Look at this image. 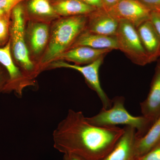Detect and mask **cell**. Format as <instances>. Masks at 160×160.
<instances>
[{"instance_id": "20", "label": "cell", "mask_w": 160, "mask_h": 160, "mask_svg": "<svg viewBox=\"0 0 160 160\" xmlns=\"http://www.w3.org/2000/svg\"><path fill=\"white\" fill-rule=\"evenodd\" d=\"M24 0H0V16L10 14L12 9Z\"/></svg>"}, {"instance_id": "16", "label": "cell", "mask_w": 160, "mask_h": 160, "mask_svg": "<svg viewBox=\"0 0 160 160\" xmlns=\"http://www.w3.org/2000/svg\"><path fill=\"white\" fill-rule=\"evenodd\" d=\"M82 0H63L55 6V11L65 16L72 17L90 14L96 10Z\"/></svg>"}, {"instance_id": "14", "label": "cell", "mask_w": 160, "mask_h": 160, "mask_svg": "<svg viewBox=\"0 0 160 160\" xmlns=\"http://www.w3.org/2000/svg\"><path fill=\"white\" fill-rule=\"evenodd\" d=\"M72 47L84 46L95 49L118 50L116 36H107L92 33L85 30L72 45Z\"/></svg>"}, {"instance_id": "12", "label": "cell", "mask_w": 160, "mask_h": 160, "mask_svg": "<svg viewBox=\"0 0 160 160\" xmlns=\"http://www.w3.org/2000/svg\"><path fill=\"white\" fill-rule=\"evenodd\" d=\"M137 29L150 63L155 62L160 58V38L154 25L149 19Z\"/></svg>"}, {"instance_id": "18", "label": "cell", "mask_w": 160, "mask_h": 160, "mask_svg": "<svg viewBox=\"0 0 160 160\" xmlns=\"http://www.w3.org/2000/svg\"><path fill=\"white\" fill-rule=\"evenodd\" d=\"M29 7L32 13L38 15L50 16L54 14V9L48 0H31Z\"/></svg>"}, {"instance_id": "6", "label": "cell", "mask_w": 160, "mask_h": 160, "mask_svg": "<svg viewBox=\"0 0 160 160\" xmlns=\"http://www.w3.org/2000/svg\"><path fill=\"white\" fill-rule=\"evenodd\" d=\"M104 57L86 66L72 65L64 61H58L51 65L52 68H66L74 69L80 72L85 78L86 82L92 89L95 92L99 98L102 108L108 109L112 105V100L110 99L104 91L100 83L99 70L104 60Z\"/></svg>"}, {"instance_id": "24", "label": "cell", "mask_w": 160, "mask_h": 160, "mask_svg": "<svg viewBox=\"0 0 160 160\" xmlns=\"http://www.w3.org/2000/svg\"><path fill=\"white\" fill-rule=\"evenodd\" d=\"M150 19L157 30L160 38V12L152 11Z\"/></svg>"}, {"instance_id": "2", "label": "cell", "mask_w": 160, "mask_h": 160, "mask_svg": "<svg viewBox=\"0 0 160 160\" xmlns=\"http://www.w3.org/2000/svg\"><path fill=\"white\" fill-rule=\"evenodd\" d=\"M125 98L117 96L112 99V105L108 109L102 108L97 114L86 119L92 124L103 127L118 125L133 127L136 130L137 138L146 134L153 122L142 115L134 116L129 113L125 106Z\"/></svg>"}, {"instance_id": "9", "label": "cell", "mask_w": 160, "mask_h": 160, "mask_svg": "<svg viewBox=\"0 0 160 160\" xmlns=\"http://www.w3.org/2000/svg\"><path fill=\"white\" fill-rule=\"evenodd\" d=\"M122 136L113 149L102 160H137L135 151L136 130L125 126Z\"/></svg>"}, {"instance_id": "3", "label": "cell", "mask_w": 160, "mask_h": 160, "mask_svg": "<svg viewBox=\"0 0 160 160\" xmlns=\"http://www.w3.org/2000/svg\"><path fill=\"white\" fill-rule=\"evenodd\" d=\"M87 21L86 15H80L68 17L58 22L52 32L49 46L42 63L50 62L73 45L85 31Z\"/></svg>"}, {"instance_id": "27", "label": "cell", "mask_w": 160, "mask_h": 160, "mask_svg": "<svg viewBox=\"0 0 160 160\" xmlns=\"http://www.w3.org/2000/svg\"><path fill=\"white\" fill-rule=\"evenodd\" d=\"M63 160H84L75 155L64 154Z\"/></svg>"}, {"instance_id": "10", "label": "cell", "mask_w": 160, "mask_h": 160, "mask_svg": "<svg viewBox=\"0 0 160 160\" xmlns=\"http://www.w3.org/2000/svg\"><path fill=\"white\" fill-rule=\"evenodd\" d=\"M142 115L154 123L160 116V60L158 62L149 93L140 103Z\"/></svg>"}, {"instance_id": "21", "label": "cell", "mask_w": 160, "mask_h": 160, "mask_svg": "<svg viewBox=\"0 0 160 160\" xmlns=\"http://www.w3.org/2000/svg\"><path fill=\"white\" fill-rule=\"evenodd\" d=\"M137 160H160V140L146 154Z\"/></svg>"}, {"instance_id": "23", "label": "cell", "mask_w": 160, "mask_h": 160, "mask_svg": "<svg viewBox=\"0 0 160 160\" xmlns=\"http://www.w3.org/2000/svg\"><path fill=\"white\" fill-rule=\"evenodd\" d=\"M152 11L160 12V0H139Z\"/></svg>"}, {"instance_id": "25", "label": "cell", "mask_w": 160, "mask_h": 160, "mask_svg": "<svg viewBox=\"0 0 160 160\" xmlns=\"http://www.w3.org/2000/svg\"><path fill=\"white\" fill-rule=\"evenodd\" d=\"M87 5L97 9H103L102 0H82Z\"/></svg>"}, {"instance_id": "17", "label": "cell", "mask_w": 160, "mask_h": 160, "mask_svg": "<svg viewBox=\"0 0 160 160\" xmlns=\"http://www.w3.org/2000/svg\"><path fill=\"white\" fill-rule=\"evenodd\" d=\"M49 29L46 24L36 23L30 32V44L32 51L36 54L40 53L48 42Z\"/></svg>"}, {"instance_id": "19", "label": "cell", "mask_w": 160, "mask_h": 160, "mask_svg": "<svg viewBox=\"0 0 160 160\" xmlns=\"http://www.w3.org/2000/svg\"><path fill=\"white\" fill-rule=\"evenodd\" d=\"M11 14L0 16V46H3L9 39Z\"/></svg>"}, {"instance_id": "11", "label": "cell", "mask_w": 160, "mask_h": 160, "mask_svg": "<svg viewBox=\"0 0 160 160\" xmlns=\"http://www.w3.org/2000/svg\"><path fill=\"white\" fill-rule=\"evenodd\" d=\"M90 14L86 31L107 36H115L119 21L104 9H97Z\"/></svg>"}, {"instance_id": "5", "label": "cell", "mask_w": 160, "mask_h": 160, "mask_svg": "<svg viewBox=\"0 0 160 160\" xmlns=\"http://www.w3.org/2000/svg\"><path fill=\"white\" fill-rule=\"evenodd\" d=\"M115 36L118 50L122 52L132 62L140 66L150 64L135 26L127 21H120Z\"/></svg>"}, {"instance_id": "22", "label": "cell", "mask_w": 160, "mask_h": 160, "mask_svg": "<svg viewBox=\"0 0 160 160\" xmlns=\"http://www.w3.org/2000/svg\"><path fill=\"white\" fill-rule=\"evenodd\" d=\"M9 80V75L6 69L0 64V93L3 92Z\"/></svg>"}, {"instance_id": "4", "label": "cell", "mask_w": 160, "mask_h": 160, "mask_svg": "<svg viewBox=\"0 0 160 160\" xmlns=\"http://www.w3.org/2000/svg\"><path fill=\"white\" fill-rule=\"evenodd\" d=\"M24 12L18 4L12 9L9 30V41L12 57L27 72H32L34 65L29 58L24 38Z\"/></svg>"}, {"instance_id": "15", "label": "cell", "mask_w": 160, "mask_h": 160, "mask_svg": "<svg viewBox=\"0 0 160 160\" xmlns=\"http://www.w3.org/2000/svg\"><path fill=\"white\" fill-rule=\"evenodd\" d=\"M160 140V116L145 135L137 138L135 151L137 159L151 149Z\"/></svg>"}, {"instance_id": "7", "label": "cell", "mask_w": 160, "mask_h": 160, "mask_svg": "<svg viewBox=\"0 0 160 160\" xmlns=\"http://www.w3.org/2000/svg\"><path fill=\"white\" fill-rule=\"evenodd\" d=\"M118 21H126L137 28L150 19L152 11L139 0H121L106 10Z\"/></svg>"}, {"instance_id": "13", "label": "cell", "mask_w": 160, "mask_h": 160, "mask_svg": "<svg viewBox=\"0 0 160 160\" xmlns=\"http://www.w3.org/2000/svg\"><path fill=\"white\" fill-rule=\"evenodd\" d=\"M111 51L110 49H95L87 46H76L65 51L58 58L74 62L75 65H87L105 57Z\"/></svg>"}, {"instance_id": "26", "label": "cell", "mask_w": 160, "mask_h": 160, "mask_svg": "<svg viewBox=\"0 0 160 160\" xmlns=\"http://www.w3.org/2000/svg\"><path fill=\"white\" fill-rule=\"evenodd\" d=\"M121 0H102L103 9L107 10L117 4Z\"/></svg>"}, {"instance_id": "1", "label": "cell", "mask_w": 160, "mask_h": 160, "mask_svg": "<svg viewBox=\"0 0 160 160\" xmlns=\"http://www.w3.org/2000/svg\"><path fill=\"white\" fill-rule=\"evenodd\" d=\"M124 128L92 124L81 111L69 109L52 134L53 146L63 154L84 160H102L113 149Z\"/></svg>"}, {"instance_id": "8", "label": "cell", "mask_w": 160, "mask_h": 160, "mask_svg": "<svg viewBox=\"0 0 160 160\" xmlns=\"http://www.w3.org/2000/svg\"><path fill=\"white\" fill-rule=\"evenodd\" d=\"M0 64L6 69L9 75V80L4 89V92L14 91L21 97L24 86V74L14 62L11 51L10 41L0 47Z\"/></svg>"}]
</instances>
